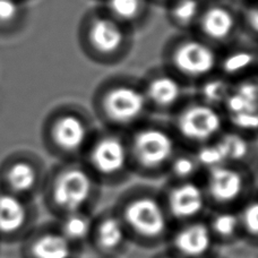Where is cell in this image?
Listing matches in <instances>:
<instances>
[{"label":"cell","instance_id":"1","mask_svg":"<svg viewBox=\"0 0 258 258\" xmlns=\"http://www.w3.org/2000/svg\"><path fill=\"white\" fill-rule=\"evenodd\" d=\"M93 189L89 173L81 168H68L58 173L51 187V200L67 214L80 212Z\"/></svg>","mask_w":258,"mask_h":258},{"label":"cell","instance_id":"2","mask_svg":"<svg viewBox=\"0 0 258 258\" xmlns=\"http://www.w3.org/2000/svg\"><path fill=\"white\" fill-rule=\"evenodd\" d=\"M123 220L134 232L146 239L162 237L168 227L162 206L150 196L136 197L129 202L123 210Z\"/></svg>","mask_w":258,"mask_h":258},{"label":"cell","instance_id":"3","mask_svg":"<svg viewBox=\"0 0 258 258\" xmlns=\"http://www.w3.org/2000/svg\"><path fill=\"white\" fill-rule=\"evenodd\" d=\"M174 144L172 138L160 129H143L134 137V156L145 169L162 167L172 158Z\"/></svg>","mask_w":258,"mask_h":258},{"label":"cell","instance_id":"4","mask_svg":"<svg viewBox=\"0 0 258 258\" xmlns=\"http://www.w3.org/2000/svg\"><path fill=\"white\" fill-rule=\"evenodd\" d=\"M220 114L209 105H191L178 117L177 126L181 135L192 142L211 140L221 129Z\"/></svg>","mask_w":258,"mask_h":258},{"label":"cell","instance_id":"5","mask_svg":"<svg viewBox=\"0 0 258 258\" xmlns=\"http://www.w3.org/2000/svg\"><path fill=\"white\" fill-rule=\"evenodd\" d=\"M145 108V98L131 86H117L104 96L103 110L110 120L118 125L135 121Z\"/></svg>","mask_w":258,"mask_h":258},{"label":"cell","instance_id":"6","mask_svg":"<svg viewBox=\"0 0 258 258\" xmlns=\"http://www.w3.org/2000/svg\"><path fill=\"white\" fill-rule=\"evenodd\" d=\"M213 50L198 41H186L173 53V63L179 72L189 77H201L215 66Z\"/></svg>","mask_w":258,"mask_h":258},{"label":"cell","instance_id":"7","mask_svg":"<svg viewBox=\"0 0 258 258\" xmlns=\"http://www.w3.org/2000/svg\"><path fill=\"white\" fill-rule=\"evenodd\" d=\"M91 163L96 172L112 176L126 167L127 150L123 143L116 137H103L91 151Z\"/></svg>","mask_w":258,"mask_h":258},{"label":"cell","instance_id":"8","mask_svg":"<svg viewBox=\"0 0 258 258\" xmlns=\"http://www.w3.org/2000/svg\"><path fill=\"white\" fill-rule=\"evenodd\" d=\"M204 192L192 182H183L173 187L168 196L170 213L180 220L195 218L204 209Z\"/></svg>","mask_w":258,"mask_h":258},{"label":"cell","instance_id":"9","mask_svg":"<svg viewBox=\"0 0 258 258\" xmlns=\"http://www.w3.org/2000/svg\"><path fill=\"white\" fill-rule=\"evenodd\" d=\"M209 194L215 202L228 204L236 201L243 189L241 173L232 168L219 167L210 169Z\"/></svg>","mask_w":258,"mask_h":258},{"label":"cell","instance_id":"10","mask_svg":"<svg viewBox=\"0 0 258 258\" xmlns=\"http://www.w3.org/2000/svg\"><path fill=\"white\" fill-rule=\"evenodd\" d=\"M51 136L59 149L72 153L84 145L87 138V128L78 117L74 114H64L53 123Z\"/></svg>","mask_w":258,"mask_h":258},{"label":"cell","instance_id":"11","mask_svg":"<svg viewBox=\"0 0 258 258\" xmlns=\"http://www.w3.org/2000/svg\"><path fill=\"white\" fill-rule=\"evenodd\" d=\"M173 243L181 255L188 258L201 257L211 248L212 231L205 223H191L176 234Z\"/></svg>","mask_w":258,"mask_h":258},{"label":"cell","instance_id":"12","mask_svg":"<svg viewBox=\"0 0 258 258\" xmlns=\"http://www.w3.org/2000/svg\"><path fill=\"white\" fill-rule=\"evenodd\" d=\"M89 38L94 49L101 53L110 54L116 52L121 47L125 36L117 22L101 17L92 23Z\"/></svg>","mask_w":258,"mask_h":258},{"label":"cell","instance_id":"13","mask_svg":"<svg viewBox=\"0 0 258 258\" xmlns=\"http://www.w3.org/2000/svg\"><path fill=\"white\" fill-rule=\"evenodd\" d=\"M201 27L204 34L210 39L222 41L232 33L234 29V18L228 9L214 6L203 14Z\"/></svg>","mask_w":258,"mask_h":258},{"label":"cell","instance_id":"14","mask_svg":"<svg viewBox=\"0 0 258 258\" xmlns=\"http://www.w3.org/2000/svg\"><path fill=\"white\" fill-rule=\"evenodd\" d=\"M26 207L14 195H0V232L11 234L23 228L26 222Z\"/></svg>","mask_w":258,"mask_h":258},{"label":"cell","instance_id":"15","mask_svg":"<svg viewBox=\"0 0 258 258\" xmlns=\"http://www.w3.org/2000/svg\"><path fill=\"white\" fill-rule=\"evenodd\" d=\"M31 254L33 258H69L71 241L62 233H43L32 243Z\"/></svg>","mask_w":258,"mask_h":258},{"label":"cell","instance_id":"16","mask_svg":"<svg viewBox=\"0 0 258 258\" xmlns=\"http://www.w3.org/2000/svg\"><path fill=\"white\" fill-rule=\"evenodd\" d=\"M147 94L152 102L159 107H170L180 96V86L172 77L160 76L150 83Z\"/></svg>","mask_w":258,"mask_h":258},{"label":"cell","instance_id":"17","mask_svg":"<svg viewBox=\"0 0 258 258\" xmlns=\"http://www.w3.org/2000/svg\"><path fill=\"white\" fill-rule=\"evenodd\" d=\"M125 239L123 224L113 216L105 218L96 230V242L104 251H113L121 246Z\"/></svg>","mask_w":258,"mask_h":258},{"label":"cell","instance_id":"18","mask_svg":"<svg viewBox=\"0 0 258 258\" xmlns=\"http://www.w3.org/2000/svg\"><path fill=\"white\" fill-rule=\"evenodd\" d=\"M7 181L13 190L25 192L33 189L38 181V173L30 163L21 161L14 163L8 170Z\"/></svg>","mask_w":258,"mask_h":258},{"label":"cell","instance_id":"19","mask_svg":"<svg viewBox=\"0 0 258 258\" xmlns=\"http://www.w3.org/2000/svg\"><path fill=\"white\" fill-rule=\"evenodd\" d=\"M221 154L225 161H240L248 154V144L246 140L237 134L224 135L216 143Z\"/></svg>","mask_w":258,"mask_h":258},{"label":"cell","instance_id":"20","mask_svg":"<svg viewBox=\"0 0 258 258\" xmlns=\"http://www.w3.org/2000/svg\"><path fill=\"white\" fill-rule=\"evenodd\" d=\"M91 231V222L85 215L77 213L67 214L62 223V234L69 241H78L86 238Z\"/></svg>","mask_w":258,"mask_h":258},{"label":"cell","instance_id":"21","mask_svg":"<svg viewBox=\"0 0 258 258\" xmlns=\"http://www.w3.org/2000/svg\"><path fill=\"white\" fill-rule=\"evenodd\" d=\"M240 219L236 214L230 213V212H224L215 216L212 221L211 231L218 234L220 237L229 238L236 233L237 229L240 225Z\"/></svg>","mask_w":258,"mask_h":258},{"label":"cell","instance_id":"22","mask_svg":"<svg viewBox=\"0 0 258 258\" xmlns=\"http://www.w3.org/2000/svg\"><path fill=\"white\" fill-rule=\"evenodd\" d=\"M109 7L116 17L122 21H132L141 12L142 0H109Z\"/></svg>","mask_w":258,"mask_h":258},{"label":"cell","instance_id":"23","mask_svg":"<svg viewBox=\"0 0 258 258\" xmlns=\"http://www.w3.org/2000/svg\"><path fill=\"white\" fill-rule=\"evenodd\" d=\"M200 12V5L197 0H179L172 8L174 21L181 25H188L195 20Z\"/></svg>","mask_w":258,"mask_h":258},{"label":"cell","instance_id":"24","mask_svg":"<svg viewBox=\"0 0 258 258\" xmlns=\"http://www.w3.org/2000/svg\"><path fill=\"white\" fill-rule=\"evenodd\" d=\"M229 94L228 84L221 80L210 81L203 86V95L210 103L222 102Z\"/></svg>","mask_w":258,"mask_h":258},{"label":"cell","instance_id":"25","mask_svg":"<svg viewBox=\"0 0 258 258\" xmlns=\"http://www.w3.org/2000/svg\"><path fill=\"white\" fill-rule=\"evenodd\" d=\"M254 61V56L246 51H238L230 54L223 61V69L228 74H236L250 66Z\"/></svg>","mask_w":258,"mask_h":258},{"label":"cell","instance_id":"26","mask_svg":"<svg viewBox=\"0 0 258 258\" xmlns=\"http://www.w3.org/2000/svg\"><path fill=\"white\" fill-rule=\"evenodd\" d=\"M196 162L201 163L204 167L212 169L219 165H222L224 162L223 156L221 154L219 147L214 145H207L202 147L197 154V161Z\"/></svg>","mask_w":258,"mask_h":258},{"label":"cell","instance_id":"27","mask_svg":"<svg viewBox=\"0 0 258 258\" xmlns=\"http://www.w3.org/2000/svg\"><path fill=\"white\" fill-rule=\"evenodd\" d=\"M225 102H227V109L230 114H237L241 112L257 113V103L250 102L237 92L229 94L225 99Z\"/></svg>","mask_w":258,"mask_h":258},{"label":"cell","instance_id":"28","mask_svg":"<svg viewBox=\"0 0 258 258\" xmlns=\"http://www.w3.org/2000/svg\"><path fill=\"white\" fill-rule=\"evenodd\" d=\"M242 227L245 228L249 236L256 237L258 232V205L256 202H252L246 206L241 215Z\"/></svg>","mask_w":258,"mask_h":258},{"label":"cell","instance_id":"29","mask_svg":"<svg viewBox=\"0 0 258 258\" xmlns=\"http://www.w3.org/2000/svg\"><path fill=\"white\" fill-rule=\"evenodd\" d=\"M196 170V161L188 156H180L173 161L172 171L174 176L181 179L189 178Z\"/></svg>","mask_w":258,"mask_h":258},{"label":"cell","instance_id":"30","mask_svg":"<svg viewBox=\"0 0 258 258\" xmlns=\"http://www.w3.org/2000/svg\"><path fill=\"white\" fill-rule=\"evenodd\" d=\"M231 121L234 126L245 131H254L258 125V117L256 112H241L231 114Z\"/></svg>","mask_w":258,"mask_h":258},{"label":"cell","instance_id":"31","mask_svg":"<svg viewBox=\"0 0 258 258\" xmlns=\"http://www.w3.org/2000/svg\"><path fill=\"white\" fill-rule=\"evenodd\" d=\"M18 5L15 0H0V22L9 23L18 15Z\"/></svg>","mask_w":258,"mask_h":258},{"label":"cell","instance_id":"32","mask_svg":"<svg viewBox=\"0 0 258 258\" xmlns=\"http://www.w3.org/2000/svg\"><path fill=\"white\" fill-rule=\"evenodd\" d=\"M236 92L250 102L257 103V86L254 83H243V84L238 86Z\"/></svg>","mask_w":258,"mask_h":258},{"label":"cell","instance_id":"33","mask_svg":"<svg viewBox=\"0 0 258 258\" xmlns=\"http://www.w3.org/2000/svg\"><path fill=\"white\" fill-rule=\"evenodd\" d=\"M248 15H249V16H248V22H249V24L251 25L252 29H254V31H256L257 30V24H258V14H257L256 8L251 9Z\"/></svg>","mask_w":258,"mask_h":258},{"label":"cell","instance_id":"34","mask_svg":"<svg viewBox=\"0 0 258 258\" xmlns=\"http://www.w3.org/2000/svg\"><path fill=\"white\" fill-rule=\"evenodd\" d=\"M168 258H173V257H168Z\"/></svg>","mask_w":258,"mask_h":258}]
</instances>
